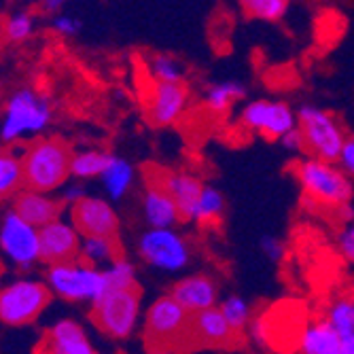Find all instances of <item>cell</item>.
Returning <instances> with one entry per match:
<instances>
[{"label":"cell","instance_id":"cell-1","mask_svg":"<svg viewBox=\"0 0 354 354\" xmlns=\"http://www.w3.org/2000/svg\"><path fill=\"white\" fill-rule=\"evenodd\" d=\"M73 149L66 140L59 138H39L19 157L21 178L26 189L35 191H55L71 176Z\"/></svg>","mask_w":354,"mask_h":354},{"label":"cell","instance_id":"cell-2","mask_svg":"<svg viewBox=\"0 0 354 354\" xmlns=\"http://www.w3.org/2000/svg\"><path fill=\"white\" fill-rule=\"evenodd\" d=\"M295 176L308 202L342 208L354 202V178L337 164L318 157H308L295 166Z\"/></svg>","mask_w":354,"mask_h":354},{"label":"cell","instance_id":"cell-3","mask_svg":"<svg viewBox=\"0 0 354 354\" xmlns=\"http://www.w3.org/2000/svg\"><path fill=\"white\" fill-rule=\"evenodd\" d=\"M142 293L138 286L109 288L98 299L91 301L89 320L102 335L115 342L132 337L140 320Z\"/></svg>","mask_w":354,"mask_h":354},{"label":"cell","instance_id":"cell-4","mask_svg":"<svg viewBox=\"0 0 354 354\" xmlns=\"http://www.w3.org/2000/svg\"><path fill=\"white\" fill-rule=\"evenodd\" d=\"M297 127L304 136V151L310 157L325 159V162H337L348 136L339 121L329 111L314 104L299 106Z\"/></svg>","mask_w":354,"mask_h":354},{"label":"cell","instance_id":"cell-5","mask_svg":"<svg viewBox=\"0 0 354 354\" xmlns=\"http://www.w3.org/2000/svg\"><path fill=\"white\" fill-rule=\"evenodd\" d=\"M191 314L172 297L164 295L145 314V344L149 350H172V344L189 342Z\"/></svg>","mask_w":354,"mask_h":354},{"label":"cell","instance_id":"cell-6","mask_svg":"<svg viewBox=\"0 0 354 354\" xmlns=\"http://www.w3.org/2000/svg\"><path fill=\"white\" fill-rule=\"evenodd\" d=\"M51 301V288L39 280H17L0 288V323L26 327L43 314Z\"/></svg>","mask_w":354,"mask_h":354},{"label":"cell","instance_id":"cell-7","mask_svg":"<svg viewBox=\"0 0 354 354\" xmlns=\"http://www.w3.org/2000/svg\"><path fill=\"white\" fill-rule=\"evenodd\" d=\"M49 288L68 301H95L109 291L104 270L81 259L49 266Z\"/></svg>","mask_w":354,"mask_h":354},{"label":"cell","instance_id":"cell-8","mask_svg":"<svg viewBox=\"0 0 354 354\" xmlns=\"http://www.w3.org/2000/svg\"><path fill=\"white\" fill-rule=\"evenodd\" d=\"M138 254L145 263L162 272H180L191 261V248L174 227H149L138 240Z\"/></svg>","mask_w":354,"mask_h":354},{"label":"cell","instance_id":"cell-9","mask_svg":"<svg viewBox=\"0 0 354 354\" xmlns=\"http://www.w3.org/2000/svg\"><path fill=\"white\" fill-rule=\"evenodd\" d=\"M49 119H51L49 102L32 89H21L7 104L5 123H3V130H0V136L7 142L21 140L24 136L41 132L49 123Z\"/></svg>","mask_w":354,"mask_h":354},{"label":"cell","instance_id":"cell-10","mask_svg":"<svg viewBox=\"0 0 354 354\" xmlns=\"http://www.w3.org/2000/svg\"><path fill=\"white\" fill-rule=\"evenodd\" d=\"M240 121L246 130L263 136L266 140L278 142L280 136L297 125V111H293L291 104L282 100L259 98L244 104Z\"/></svg>","mask_w":354,"mask_h":354},{"label":"cell","instance_id":"cell-11","mask_svg":"<svg viewBox=\"0 0 354 354\" xmlns=\"http://www.w3.org/2000/svg\"><path fill=\"white\" fill-rule=\"evenodd\" d=\"M0 248L15 266H32L39 261V227L24 221L15 210L9 212L0 227Z\"/></svg>","mask_w":354,"mask_h":354},{"label":"cell","instance_id":"cell-12","mask_svg":"<svg viewBox=\"0 0 354 354\" xmlns=\"http://www.w3.org/2000/svg\"><path fill=\"white\" fill-rule=\"evenodd\" d=\"M71 221L75 230L87 236H106L119 238V216L113 206L100 198H85L81 196L71 204Z\"/></svg>","mask_w":354,"mask_h":354},{"label":"cell","instance_id":"cell-13","mask_svg":"<svg viewBox=\"0 0 354 354\" xmlns=\"http://www.w3.org/2000/svg\"><path fill=\"white\" fill-rule=\"evenodd\" d=\"M75 225L59 218L43 225L39 230V261L45 266H57L77 261L81 257V240Z\"/></svg>","mask_w":354,"mask_h":354},{"label":"cell","instance_id":"cell-14","mask_svg":"<svg viewBox=\"0 0 354 354\" xmlns=\"http://www.w3.org/2000/svg\"><path fill=\"white\" fill-rule=\"evenodd\" d=\"M187 104H189V89L185 81H176V83L153 81L147 98V119L157 127L172 125L180 119Z\"/></svg>","mask_w":354,"mask_h":354},{"label":"cell","instance_id":"cell-15","mask_svg":"<svg viewBox=\"0 0 354 354\" xmlns=\"http://www.w3.org/2000/svg\"><path fill=\"white\" fill-rule=\"evenodd\" d=\"M35 352L43 354H93L95 348L91 346L85 329L75 323V320H59L53 327H49L39 344L35 346Z\"/></svg>","mask_w":354,"mask_h":354},{"label":"cell","instance_id":"cell-16","mask_svg":"<svg viewBox=\"0 0 354 354\" xmlns=\"http://www.w3.org/2000/svg\"><path fill=\"white\" fill-rule=\"evenodd\" d=\"M170 295L189 314H196L206 308L218 306V284L208 274H191V276L180 278L172 286Z\"/></svg>","mask_w":354,"mask_h":354},{"label":"cell","instance_id":"cell-17","mask_svg":"<svg viewBox=\"0 0 354 354\" xmlns=\"http://www.w3.org/2000/svg\"><path fill=\"white\" fill-rule=\"evenodd\" d=\"M234 335L236 331L230 327L227 320H225L218 306L196 312L189 318V342L223 348L234 342Z\"/></svg>","mask_w":354,"mask_h":354},{"label":"cell","instance_id":"cell-18","mask_svg":"<svg viewBox=\"0 0 354 354\" xmlns=\"http://www.w3.org/2000/svg\"><path fill=\"white\" fill-rule=\"evenodd\" d=\"M142 212H145V221L149 227H174L180 221V212H178L174 198L155 176L145 187Z\"/></svg>","mask_w":354,"mask_h":354},{"label":"cell","instance_id":"cell-19","mask_svg":"<svg viewBox=\"0 0 354 354\" xmlns=\"http://www.w3.org/2000/svg\"><path fill=\"white\" fill-rule=\"evenodd\" d=\"M64 206H66V200H55L45 196L43 191H35V189H26L15 198V206L13 210L28 221L35 227H43V225L59 218Z\"/></svg>","mask_w":354,"mask_h":354},{"label":"cell","instance_id":"cell-20","mask_svg":"<svg viewBox=\"0 0 354 354\" xmlns=\"http://www.w3.org/2000/svg\"><path fill=\"white\" fill-rule=\"evenodd\" d=\"M155 178L162 183L174 198L178 212H180V221H189L206 183H202L198 176L187 174V172H164L162 176H155Z\"/></svg>","mask_w":354,"mask_h":354},{"label":"cell","instance_id":"cell-21","mask_svg":"<svg viewBox=\"0 0 354 354\" xmlns=\"http://www.w3.org/2000/svg\"><path fill=\"white\" fill-rule=\"evenodd\" d=\"M297 350L304 354H342V344L327 318H316L304 325L297 337Z\"/></svg>","mask_w":354,"mask_h":354},{"label":"cell","instance_id":"cell-22","mask_svg":"<svg viewBox=\"0 0 354 354\" xmlns=\"http://www.w3.org/2000/svg\"><path fill=\"white\" fill-rule=\"evenodd\" d=\"M327 323L339 337L342 354H354V297H337L325 310Z\"/></svg>","mask_w":354,"mask_h":354},{"label":"cell","instance_id":"cell-23","mask_svg":"<svg viewBox=\"0 0 354 354\" xmlns=\"http://www.w3.org/2000/svg\"><path fill=\"white\" fill-rule=\"evenodd\" d=\"M244 95H246V87L240 81H216L204 89L202 104L206 111L221 115V113H227L236 102L244 98Z\"/></svg>","mask_w":354,"mask_h":354},{"label":"cell","instance_id":"cell-24","mask_svg":"<svg viewBox=\"0 0 354 354\" xmlns=\"http://www.w3.org/2000/svg\"><path fill=\"white\" fill-rule=\"evenodd\" d=\"M121 254V244L119 238H106V236H87L83 246H81V257L79 259L89 263V266H102V263H113L119 259Z\"/></svg>","mask_w":354,"mask_h":354},{"label":"cell","instance_id":"cell-25","mask_svg":"<svg viewBox=\"0 0 354 354\" xmlns=\"http://www.w3.org/2000/svg\"><path fill=\"white\" fill-rule=\"evenodd\" d=\"M223 212H225V198L223 193L212 187V185H204L202 189V196L193 208L191 216H189V223H198L202 227L206 225H214L223 218Z\"/></svg>","mask_w":354,"mask_h":354},{"label":"cell","instance_id":"cell-26","mask_svg":"<svg viewBox=\"0 0 354 354\" xmlns=\"http://www.w3.org/2000/svg\"><path fill=\"white\" fill-rule=\"evenodd\" d=\"M238 5L248 19L276 24L288 13L291 0H238Z\"/></svg>","mask_w":354,"mask_h":354},{"label":"cell","instance_id":"cell-27","mask_svg":"<svg viewBox=\"0 0 354 354\" xmlns=\"http://www.w3.org/2000/svg\"><path fill=\"white\" fill-rule=\"evenodd\" d=\"M115 155L106 151H83L73 155V164H71V174L79 178H93V176H102L106 168L113 164Z\"/></svg>","mask_w":354,"mask_h":354},{"label":"cell","instance_id":"cell-28","mask_svg":"<svg viewBox=\"0 0 354 354\" xmlns=\"http://www.w3.org/2000/svg\"><path fill=\"white\" fill-rule=\"evenodd\" d=\"M102 178H104V185H106V189L111 193V198L119 200V198L125 196L127 191H130V187L134 183V168L127 162H123V159L115 157L113 164L102 174Z\"/></svg>","mask_w":354,"mask_h":354},{"label":"cell","instance_id":"cell-29","mask_svg":"<svg viewBox=\"0 0 354 354\" xmlns=\"http://www.w3.org/2000/svg\"><path fill=\"white\" fill-rule=\"evenodd\" d=\"M218 310L223 312L225 320L230 323V327L236 331V333H242L246 331L250 318H252V308L250 304L242 297V295H227L218 301Z\"/></svg>","mask_w":354,"mask_h":354},{"label":"cell","instance_id":"cell-30","mask_svg":"<svg viewBox=\"0 0 354 354\" xmlns=\"http://www.w3.org/2000/svg\"><path fill=\"white\" fill-rule=\"evenodd\" d=\"M149 75L153 81H164V83H176L185 81L187 68L180 59L168 53H157L149 62Z\"/></svg>","mask_w":354,"mask_h":354},{"label":"cell","instance_id":"cell-31","mask_svg":"<svg viewBox=\"0 0 354 354\" xmlns=\"http://www.w3.org/2000/svg\"><path fill=\"white\" fill-rule=\"evenodd\" d=\"M19 185H24L19 159L11 153L0 151V198L19 189Z\"/></svg>","mask_w":354,"mask_h":354},{"label":"cell","instance_id":"cell-32","mask_svg":"<svg viewBox=\"0 0 354 354\" xmlns=\"http://www.w3.org/2000/svg\"><path fill=\"white\" fill-rule=\"evenodd\" d=\"M104 278H106V286L109 288H130V286H138L136 282V268L125 259V257H119L113 263H109V268L104 270Z\"/></svg>","mask_w":354,"mask_h":354},{"label":"cell","instance_id":"cell-33","mask_svg":"<svg viewBox=\"0 0 354 354\" xmlns=\"http://www.w3.org/2000/svg\"><path fill=\"white\" fill-rule=\"evenodd\" d=\"M32 26H35V19L28 13H13L7 17L5 21V37L13 43L26 41L32 32Z\"/></svg>","mask_w":354,"mask_h":354},{"label":"cell","instance_id":"cell-34","mask_svg":"<svg viewBox=\"0 0 354 354\" xmlns=\"http://www.w3.org/2000/svg\"><path fill=\"white\" fill-rule=\"evenodd\" d=\"M246 331H248L250 342L254 346H259V348L270 346V342H272V325H270L268 316H252Z\"/></svg>","mask_w":354,"mask_h":354},{"label":"cell","instance_id":"cell-35","mask_svg":"<svg viewBox=\"0 0 354 354\" xmlns=\"http://www.w3.org/2000/svg\"><path fill=\"white\" fill-rule=\"evenodd\" d=\"M337 250L346 263L354 266V223L344 225L337 234Z\"/></svg>","mask_w":354,"mask_h":354},{"label":"cell","instance_id":"cell-36","mask_svg":"<svg viewBox=\"0 0 354 354\" xmlns=\"http://www.w3.org/2000/svg\"><path fill=\"white\" fill-rule=\"evenodd\" d=\"M259 248L263 250V254L272 261H282L284 254H286V244L276 238V236H263L261 242H259Z\"/></svg>","mask_w":354,"mask_h":354},{"label":"cell","instance_id":"cell-37","mask_svg":"<svg viewBox=\"0 0 354 354\" xmlns=\"http://www.w3.org/2000/svg\"><path fill=\"white\" fill-rule=\"evenodd\" d=\"M278 145L284 149V151H291V153H301L304 151V136H301V130L295 125L291 127L284 136L278 138Z\"/></svg>","mask_w":354,"mask_h":354},{"label":"cell","instance_id":"cell-38","mask_svg":"<svg viewBox=\"0 0 354 354\" xmlns=\"http://www.w3.org/2000/svg\"><path fill=\"white\" fill-rule=\"evenodd\" d=\"M337 164L354 178V136H348L342 149V155L337 159Z\"/></svg>","mask_w":354,"mask_h":354},{"label":"cell","instance_id":"cell-39","mask_svg":"<svg viewBox=\"0 0 354 354\" xmlns=\"http://www.w3.org/2000/svg\"><path fill=\"white\" fill-rule=\"evenodd\" d=\"M53 28L59 32V35H64V37H73V35H77V32H79L81 21H77V19L71 17V15H62V17H57V19L53 21Z\"/></svg>","mask_w":354,"mask_h":354},{"label":"cell","instance_id":"cell-40","mask_svg":"<svg viewBox=\"0 0 354 354\" xmlns=\"http://www.w3.org/2000/svg\"><path fill=\"white\" fill-rule=\"evenodd\" d=\"M62 3H66V0H45V9L47 11H55V9H59L62 7Z\"/></svg>","mask_w":354,"mask_h":354}]
</instances>
